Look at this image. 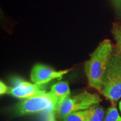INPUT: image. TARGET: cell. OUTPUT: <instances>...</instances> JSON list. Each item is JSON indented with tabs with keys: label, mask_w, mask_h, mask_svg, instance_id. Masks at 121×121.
I'll list each match as a JSON object with an SVG mask.
<instances>
[{
	"label": "cell",
	"mask_w": 121,
	"mask_h": 121,
	"mask_svg": "<svg viewBox=\"0 0 121 121\" xmlns=\"http://www.w3.org/2000/svg\"><path fill=\"white\" fill-rule=\"evenodd\" d=\"M113 45L110 40L104 39L90 54L85 63V72L90 87L100 91L103 76L111 58Z\"/></svg>",
	"instance_id": "1"
},
{
	"label": "cell",
	"mask_w": 121,
	"mask_h": 121,
	"mask_svg": "<svg viewBox=\"0 0 121 121\" xmlns=\"http://www.w3.org/2000/svg\"><path fill=\"white\" fill-rule=\"evenodd\" d=\"M100 93L113 103L121 98V53L117 45L113 47Z\"/></svg>",
	"instance_id": "2"
},
{
	"label": "cell",
	"mask_w": 121,
	"mask_h": 121,
	"mask_svg": "<svg viewBox=\"0 0 121 121\" xmlns=\"http://www.w3.org/2000/svg\"><path fill=\"white\" fill-rule=\"evenodd\" d=\"M55 100L49 91H44L26 98L14 106L13 112L16 116H24L37 113L56 112Z\"/></svg>",
	"instance_id": "3"
},
{
	"label": "cell",
	"mask_w": 121,
	"mask_h": 121,
	"mask_svg": "<svg viewBox=\"0 0 121 121\" xmlns=\"http://www.w3.org/2000/svg\"><path fill=\"white\" fill-rule=\"evenodd\" d=\"M101 102L102 99L98 94L85 91L79 94L66 98L59 106L56 113L58 118L62 119L71 113L86 110Z\"/></svg>",
	"instance_id": "4"
},
{
	"label": "cell",
	"mask_w": 121,
	"mask_h": 121,
	"mask_svg": "<svg viewBox=\"0 0 121 121\" xmlns=\"http://www.w3.org/2000/svg\"><path fill=\"white\" fill-rule=\"evenodd\" d=\"M71 69L56 71L47 65L38 63L33 66L30 73V79L37 85H45L54 79H60Z\"/></svg>",
	"instance_id": "5"
},
{
	"label": "cell",
	"mask_w": 121,
	"mask_h": 121,
	"mask_svg": "<svg viewBox=\"0 0 121 121\" xmlns=\"http://www.w3.org/2000/svg\"><path fill=\"white\" fill-rule=\"evenodd\" d=\"M12 82L13 86L9 88L7 94L19 99H26L46 91L44 85L31 84L19 78H13Z\"/></svg>",
	"instance_id": "6"
},
{
	"label": "cell",
	"mask_w": 121,
	"mask_h": 121,
	"mask_svg": "<svg viewBox=\"0 0 121 121\" xmlns=\"http://www.w3.org/2000/svg\"><path fill=\"white\" fill-rule=\"evenodd\" d=\"M49 93L55 100L57 110L66 98L69 97L71 91L69 82L67 81H59L53 85Z\"/></svg>",
	"instance_id": "7"
},
{
	"label": "cell",
	"mask_w": 121,
	"mask_h": 121,
	"mask_svg": "<svg viewBox=\"0 0 121 121\" xmlns=\"http://www.w3.org/2000/svg\"><path fill=\"white\" fill-rule=\"evenodd\" d=\"M88 121H104V111L102 106L99 104L92 105L87 109Z\"/></svg>",
	"instance_id": "8"
},
{
	"label": "cell",
	"mask_w": 121,
	"mask_h": 121,
	"mask_svg": "<svg viewBox=\"0 0 121 121\" xmlns=\"http://www.w3.org/2000/svg\"><path fill=\"white\" fill-rule=\"evenodd\" d=\"M62 121H88L87 110L75 112L62 119Z\"/></svg>",
	"instance_id": "9"
},
{
	"label": "cell",
	"mask_w": 121,
	"mask_h": 121,
	"mask_svg": "<svg viewBox=\"0 0 121 121\" xmlns=\"http://www.w3.org/2000/svg\"><path fill=\"white\" fill-rule=\"evenodd\" d=\"M104 121H121V117L116 104H113L107 109Z\"/></svg>",
	"instance_id": "10"
},
{
	"label": "cell",
	"mask_w": 121,
	"mask_h": 121,
	"mask_svg": "<svg viewBox=\"0 0 121 121\" xmlns=\"http://www.w3.org/2000/svg\"><path fill=\"white\" fill-rule=\"evenodd\" d=\"M112 32L113 37L116 41L117 46L121 53V24H114L113 26Z\"/></svg>",
	"instance_id": "11"
},
{
	"label": "cell",
	"mask_w": 121,
	"mask_h": 121,
	"mask_svg": "<svg viewBox=\"0 0 121 121\" xmlns=\"http://www.w3.org/2000/svg\"><path fill=\"white\" fill-rule=\"evenodd\" d=\"M9 90V87L3 82L2 81H0V94H6L8 93Z\"/></svg>",
	"instance_id": "12"
},
{
	"label": "cell",
	"mask_w": 121,
	"mask_h": 121,
	"mask_svg": "<svg viewBox=\"0 0 121 121\" xmlns=\"http://www.w3.org/2000/svg\"><path fill=\"white\" fill-rule=\"evenodd\" d=\"M113 2L118 13L121 15V0H113Z\"/></svg>",
	"instance_id": "13"
},
{
	"label": "cell",
	"mask_w": 121,
	"mask_h": 121,
	"mask_svg": "<svg viewBox=\"0 0 121 121\" xmlns=\"http://www.w3.org/2000/svg\"><path fill=\"white\" fill-rule=\"evenodd\" d=\"M49 116V118L48 119V121H56L55 118H54V113H50Z\"/></svg>",
	"instance_id": "14"
},
{
	"label": "cell",
	"mask_w": 121,
	"mask_h": 121,
	"mask_svg": "<svg viewBox=\"0 0 121 121\" xmlns=\"http://www.w3.org/2000/svg\"><path fill=\"white\" fill-rule=\"evenodd\" d=\"M119 110H120L121 113V100L120 101V102H119Z\"/></svg>",
	"instance_id": "15"
}]
</instances>
